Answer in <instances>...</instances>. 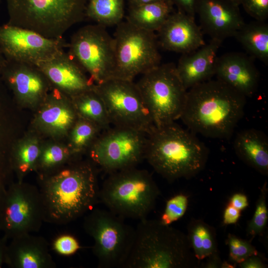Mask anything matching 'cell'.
<instances>
[{
    "mask_svg": "<svg viewBox=\"0 0 268 268\" xmlns=\"http://www.w3.org/2000/svg\"><path fill=\"white\" fill-rule=\"evenodd\" d=\"M96 171L91 161L77 159L40 176L44 222L66 224L92 210L99 199Z\"/></svg>",
    "mask_w": 268,
    "mask_h": 268,
    "instance_id": "cell-1",
    "label": "cell"
},
{
    "mask_svg": "<svg viewBox=\"0 0 268 268\" xmlns=\"http://www.w3.org/2000/svg\"><path fill=\"white\" fill-rule=\"evenodd\" d=\"M246 99L223 82L211 79L187 90L180 119L195 134L228 138L243 116Z\"/></svg>",
    "mask_w": 268,
    "mask_h": 268,
    "instance_id": "cell-2",
    "label": "cell"
},
{
    "mask_svg": "<svg viewBox=\"0 0 268 268\" xmlns=\"http://www.w3.org/2000/svg\"><path fill=\"white\" fill-rule=\"evenodd\" d=\"M208 150L195 134L173 122L146 134L144 159L169 181L191 178L204 168Z\"/></svg>",
    "mask_w": 268,
    "mask_h": 268,
    "instance_id": "cell-3",
    "label": "cell"
},
{
    "mask_svg": "<svg viewBox=\"0 0 268 268\" xmlns=\"http://www.w3.org/2000/svg\"><path fill=\"white\" fill-rule=\"evenodd\" d=\"M198 260L187 235L160 220H139L125 268H186Z\"/></svg>",
    "mask_w": 268,
    "mask_h": 268,
    "instance_id": "cell-4",
    "label": "cell"
},
{
    "mask_svg": "<svg viewBox=\"0 0 268 268\" xmlns=\"http://www.w3.org/2000/svg\"><path fill=\"white\" fill-rule=\"evenodd\" d=\"M160 194L151 174L136 167L109 174L100 188L99 199L108 210L125 218H146Z\"/></svg>",
    "mask_w": 268,
    "mask_h": 268,
    "instance_id": "cell-5",
    "label": "cell"
},
{
    "mask_svg": "<svg viewBox=\"0 0 268 268\" xmlns=\"http://www.w3.org/2000/svg\"><path fill=\"white\" fill-rule=\"evenodd\" d=\"M8 23L50 38L63 37L85 18L86 0H6Z\"/></svg>",
    "mask_w": 268,
    "mask_h": 268,
    "instance_id": "cell-6",
    "label": "cell"
},
{
    "mask_svg": "<svg viewBox=\"0 0 268 268\" xmlns=\"http://www.w3.org/2000/svg\"><path fill=\"white\" fill-rule=\"evenodd\" d=\"M141 75L136 83L155 126L180 119L187 90L177 73L176 65L160 64Z\"/></svg>",
    "mask_w": 268,
    "mask_h": 268,
    "instance_id": "cell-7",
    "label": "cell"
},
{
    "mask_svg": "<svg viewBox=\"0 0 268 268\" xmlns=\"http://www.w3.org/2000/svg\"><path fill=\"white\" fill-rule=\"evenodd\" d=\"M113 37L112 78L134 81L137 75L161 64L155 32L137 28L126 20L116 25Z\"/></svg>",
    "mask_w": 268,
    "mask_h": 268,
    "instance_id": "cell-8",
    "label": "cell"
},
{
    "mask_svg": "<svg viewBox=\"0 0 268 268\" xmlns=\"http://www.w3.org/2000/svg\"><path fill=\"white\" fill-rule=\"evenodd\" d=\"M83 227L94 241L92 251L99 267L123 268L132 246L134 229L123 218L99 208L87 213Z\"/></svg>",
    "mask_w": 268,
    "mask_h": 268,
    "instance_id": "cell-9",
    "label": "cell"
},
{
    "mask_svg": "<svg viewBox=\"0 0 268 268\" xmlns=\"http://www.w3.org/2000/svg\"><path fill=\"white\" fill-rule=\"evenodd\" d=\"M103 99L111 125L142 132L155 127L139 89L134 81L115 78L95 84Z\"/></svg>",
    "mask_w": 268,
    "mask_h": 268,
    "instance_id": "cell-10",
    "label": "cell"
},
{
    "mask_svg": "<svg viewBox=\"0 0 268 268\" xmlns=\"http://www.w3.org/2000/svg\"><path fill=\"white\" fill-rule=\"evenodd\" d=\"M146 134L113 126L103 131L88 150L91 161L107 173L136 167L144 159Z\"/></svg>",
    "mask_w": 268,
    "mask_h": 268,
    "instance_id": "cell-11",
    "label": "cell"
},
{
    "mask_svg": "<svg viewBox=\"0 0 268 268\" xmlns=\"http://www.w3.org/2000/svg\"><path fill=\"white\" fill-rule=\"evenodd\" d=\"M44 221L39 189L22 182L6 188L0 208V231L7 239L37 232Z\"/></svg>",
    "mask_w": 268,
    "mask_h": 268,
    "instance_id": "cell-12",
    "label": "cell"
},
{
    "mask_svg": "<svg viewBox=\"0 0 268 268\" xmlns=\"http://www.w3.org/2000/svg\"><path fill=\"white\" fill-rule=\"evenodd\" d=\"M68 47V53L95 84L112 78L114 40L106 27L95 24L81 27L72 35Z\"/></svg>",
    "mask_w": 268,
    "mask_h": 268,
    "instance_id": "cell-13",
    "label": "cell"
},
{
    "mask_svg": "<svg viewBox=\"0 0 268 268\" xmlns=\"http://www.w3.org/2000/svg\"><path fill=\"white\" fill-rule=\"evenodd\" d=\"M63 37L50 38L8 23L0 25V51L6 60L37 66L68 47Z\"/></svg>",
    "mask_w": 268,
    "mask_h": 268,
    "instance_id": "cell-14",
    "label": "cell"
},
{
    "mask_svg": "<svg viewBox=\"0 0 268 268\" xmlns=\"http://www.w3.org/2000/svg\"><path fill=\"white\" fill-rule=\"evenodd\" d=\"M0 79L14 99L28 106L40 105L52 87L36 65L5 60L0 65Z\"/></svg>",
    "mask_w": 268,
    "mask_h": 268,
    "instance_id": "cell-15",
    "label": "cell"
},
{
    "mask_svg": "<svg viewBox=\"0 0 268 268\" xmlns=\"http://www.w3.org/2000/svg\"><path fill=\"white\" fill-rule=\"evenodd\" d=\"M196 14L201 31L211 39L223 42L234 37L245 23L239 6L227 0H200Z\"/></svg>",
    "mask_w": 268,
    "mask_h": 268,
    "instance_id": "cell-16",
    "label": "cell"
},
{
    "mask_svg": "<svg viewBox=\"0 0 268 268\" xmlns=\"http://www.w3.org/2000/svg\"><path fill=\"white\" fill-rule=\"evenodd\" d=\"M51 87L70 98L94 89L95 83L65 51L37 66Z\"/></svg>",
    "mask_w": 268,
    "mask_h": 268,
    "instance_id": "cell-17",
    "label": "cell"
},
{
    "mask_svg": "<svg viewBox=\"0 0 268 268\" xmlns=\"http://www.w3.org/2000/svg\"><path fill=\"white\" fill-rule=\"evenodd\" d=\"M156 34L159 47L182 54L205 44L195 18L178 10L170 14Z\"/></svg>",
    "mask_w": 268,
    "mask_h": 268,
    "instance_id": "cell-18",
    "label": "cell"
},
{
    "mask_svg": "<svg viewBox=\"0 0 268 268\" xmlns=\"http://www.w3.org/2000/svg\"><path fill=\"white\" fill-rule=\"evenodd\" d=\"M216 79L245 97H251L258 87L260 73L253 59L239 52H230L218 57Z\"/></svg>",
    "mask_w": 268,
    "mask_h": 268,
    "instance_id": "cell-19",
    "label": "cell"
},
{
    "mask_svg": "<svg viewBox=\"0 0 268 268\" xmlns=\"http://www.w3.org/2000/svg\"><path fill=\"white\" fill-rule=\"evenodd\" d=\"M41 105L36 118L41 130L53 136L68 135L78 118L71 98L52 87Z\"/></svg>",
    "mask_w": 268,
    "mask_h": 268,
    "instance_id": "cell-20",
    "label": "cell"
},
{
    "mask_svg": "<svg viewBox=\"0 0 268 268\" xmlns=\"http://www.w3.org/2000/svg\"><path fill=\"white\" fill-rule=\"evenodd\" d=\"M48 246L42 237L32 233L17 236L7 244L5 264L11 268H55Z\"/></svg>",
    "mask_w": 268,
    "mask_h": 268,
    "instance_id": "cell-21",
    "label": "cell"
},
{
    "mask_svg": "<svg viewBox=\"0 0 268 268\" xmlns=\"http://www.w3.org/2000/svg\"><path fill=\"white\" fill-rule=\"evenodd\" d=\"M222 42L211 39L198 49L182 54L176 65L177 73L185 88L211 79L215 75L217 52Z\"/></svg>",
    "mask_w": 268,
    "mask_h": 268,
    "instance_id": "cell-22",
    "label": "cell"
},
{
    "mask_svg": "<svg viewBox=\"0 0 268 268\" xmlns=\"http://www.w3.org/2000/svg\"><path fill=\"white\" fill-rule=\"evenodd\" d=\"M234 150L245 163L262 175L268 174V138L263 132L254 129L241 131L234 141Z\"/></svg>",
    "mask_w": 268,
    "mask_h": 268,
    "instance_id": "cell-23",
    "label": "cell"
},
{
    "mask_svg": "<svg viewBox=\"0 0 268 268\" xmlns=\"http://www.w3.org/2000/svg\"><path fill=\"white\" fill-rule=\"evenodd\" d=\"M10 105L8 90L0 79V182L7 183L11 171L10 157L14 144Z\"/></svg>",
    "mask_w": 268,
    "mask_h": 268,
    "instance_id": "cell-24",
    "label": "cell"
},
{
    "mask_svg": "<svg viewBox=\"0 0 268 268\" xmlns=\"http://www.w3.org/2000/svg\"><path fill=\"white\" fill-rule=\"evenodd\" d=\"M174 11L171 1L129 6L126 20L137 28L155 32Z\"/></svg>",
    "mask_w": 268,
    "mask_h": 268,
    "instance_id": "cell-25",
    "label": "cell"
},
{
    "mask_svg": "<svg viewBox=\"0 0 268 268\" xmlns=\"http://www.w3.org/2000/svg\"><path fill=\"white\" fill-rule=\"evenodd\" d=\"M254 58L268 64V24L256 20L245 23L234 36Z\"/></svg>",
    "mask_w": 268,
    "mask_h": 268,
    "instance_id": "cell-26",
    "label": "cell"
},
{
    "mask_svg": "<svg viewBox=\"0 0 268 268\" xmlns=\"http://www.w3.org/2000/svg\"><path fill=\"white\" fill-rule=\"evenodd\" d=\"M70 98L78 117L94 123L103 131L111 127L105 105L95 87Z\"/></svg>",
    "mask_w": 268,
    "mask_h": 268,
    "instance_id": "cell-27",
    "label": "cell"
},
{
    "mask_svg": "<svg viewBox=\"0 0 268 268\" xmlns=\"http://www.w3.org/2000/svg\"><path fill=\"white\" fill-rule=\"evenodd\" d=\"M42 148L38 140L28 137L14 145L10 154V162L12 171L17 175L18 182L30 172L35 170Z\"/></svg>",
    "mask_w": 268,
    "mask_h": 268,
    "instance_id": "cell-28",
    "label": "cell"
},
{
    "mask_svg": "<svg viewBox=\"0 0 268 268\" xmlns=\"http://www.w3.org/2000/svg\"><path fill=\"white\" fill-rule=\"evenodd\" d=\"M187 235L196 258L203 260L218 252L214 228L201 219H192L188 226Z\"/></svg>",
    "mask_w": 268,
    "mask_h": 268,
    "instance_id": "cell-29",
    "label": "cell"
},
{
    "mask_svg": "<svg viewBox=\"0 0 268 268\" xmlns=\"http://www.w3.org/2000/svg\"><path fill=\"white\" fill-rule=\"evenodd\" d=\"M126 0H86L85 17L104 27L123 21Z\"/></svg>",
    "mask_w": 268,
    "mask_h": 268,
    "instance_id": "cell-30",
    "label": "cell"
},
{
    "mask_svg": "<svg viewBox=\"0 0 268 268\" xmlns=\"http://www.w3.org/2000/svg\"><path fill=\"white\" fill-rule=\"evenodd\" d=\"M102 131L94 123L78 117L68 134L67 146L72 154L79 158L80 155L89 150Z\"/></svg>",
    "mask_w": 268,
    "mask_h": 268,
    "instance_id": "cell-31",
    "label": "cell"
},
{
    "mask_svg": "<svg viewBox=\"0 0 268 268\" xmlns=\"http://www.w3.org/2000/svg\"><path fill=\"white\" fill-rule=\"evenodd\" d=\"M77 159L67 146L52 144L42 148L35 171L42 176Z\"/></svg>",
    "mask_w": 268,
    "mask_h": 268,
    "instance_id": "cell-32",
    "label": "cell"
},
{
    "mask_svg": "<svg viewBox=\"0 0 268 268\" xmlns=\"http://www.w3.org/2000/svg\"><path fill=\"white\" fill-rule=\"evenodd\" d=\"M267 193V183H265L257 202L253 216L247 228V234L251 240L256 236L261 234L267 225L268 218V210L266 202Z\"/></svg>",
    "mask_w": 268,
    "mask_h": 268,
    "instance_id": "cell-33",
    "label": "cell"
},
{
    "mask_svg": "<svg viewBox=\"0 0 268 268\" xmlns=\"http://www.w3.org/2000/svg\"><path fill=\"white\" fill-rule=\"evenodd\" d=\"M188 205L187 196L183 194L175 195L167 201L160 221L164 224L170 225L183 216Z\"/></svg>",
    "mask_w": 268,
    "mask_h": 268,
    "instance_id": "cell-34",
    "label": "cell"
},
{
    "mask_svg": "<svg viewBox=\"0 0 268 268\" xmlns=\"http://www.w3.org/2000/svg\"><path fill=\"white\" fill-rule=\"evenodd\" d=\"M229 248V258L235 263L240 264L258 252L250 241H248L235 235L229 234L226 240Z\"/></svg>",
    "mask_w": 268,
    "mask_h": 268,
    "instance_id": "cell-35",
    "label": "cell"
},
{
    "mask_svg": "<svg viewBox=\"0 0 268 268\" xmlns=\"http://www.w3.org/2000/svg\"><path fill=\"white\" fill-rule=\"evenodd\" d=\"M240 5L256 20L266 21L268 18V0H240Z\"/></svg>",
    "mask_w": 268,
    "mask_h": 268,
    "instance_id": "cell-36",
    "label": "cell"
},
{
    "mask_svg": "<svg viewBox=\"0 0 268 268\" xmlns=\"http://www.w3.org/2000/svg\"><path fill=\"white\" fill-rule=\"evenodd\" d=\"M80 246L77 239L69 234L61 235L53 242L52 248L58 254L69 256L75 253Z\"/></svg>",
    "mask_w": 268,
    "mask_h": 268,
    "instance_id": "cell-37",
    "label": "cell"
},
{
    "mask_svg": "<svg viewBox=\"0 0 268 268\" xmlns=\"http://www.w3.org/2000/svg\"><path fill=\"white\" fill-rule=\"evenodd\" d=\"M177 10L195 17L200 0H170Z\"/></svg>",
    "mask_w": 268,
    "mask_h": 268,
    "instance_id": "cell-38",
    "label": "cell"
},
{
    "mask_svg": "<svg viewBox=\"0 0 268 268\" xmlns=\"http://www.w3.org/2000/svg\"><path fill=\"white\" fill-rule=\"evenodd\" d=\"M240 210L235 208L229 203L223 213V223L226 225L236 223L240 217Z\"/></svg>",
    "mask_w": 268,
    "mask_h": 268,
    "instance_id": "cell-39",
    "label": "cell"
},
{
    "mask_svg": "<svg viewBox=\"0 0 268 268\" xmlns=\"http://www.w3.org/2000/svg\"><path fill=\"white\" fill-rule=\"evenodd\" d=\"M241 268H266L262 257L258 253L251 256L239 264Z\"/></svg>",
    "mask_w": 268,
    "mask_h": 268,
    "instance_id": "cell-40",
    "label": "cell"
},
{
    "mask_svg": "<svg viewBox=\"0 0 268 268\" xmlns=\"http://www.w3.org/2000/svg\"><path fill=\"white\" fill-rule=\"evenodd\" d=\"M229 203L240 211L246 208L249 205L247 196L242 193L234 194L230 199Z\"/></svg>",
    "mask_w": 268,
    "mask_h": 268,
    "instance_id": "cell-41",
    "label": "cell"
},
{
    "mask_svg": "<svg viewBox=\"0 0 268 268\" xmlns=\"http://www.w3.org/2000/svg\"><path fill=\"white\" fill-rule=\"evenodd\" d=\"M207 260L205 265V268H221L222 262L221 261L218 252H217L207 257Z\"/></svg>",
    "mask_w": 268,
    "mask_h": 268,
    "instance_id": "cell-42",
    "label": "cell"
},
{
    "mask_svg": "<svg viewBox=\"0 0 268 268\" xmlns=\"http://www.w3.org/2000/svg\"><path fill=\"white\" fill-rule=\"evenodd\" d=\"M8 239L4 236L0 237V268L5 264Z\"/></svg>",
    "mask_w": 268,
    "mask_h": 268,
    "instance_id": "cell-43",
    "label": "cell"
},
{
    "mask_svg": "<svg viewBox=\"0 0 268 268\" xmlns=\"http://www.w3.org/2000/svg\"><path fill=\"white\" fill-rule=\"evenodd\" d=\"M129 6H135L152 2L162 1H171L170 0H126Z\"/></svg>",
    "mask_w": 268,
    "mask_h": 268,
    "instance_id": "cell-44",
    "label": "cell"
},
{
    "mask_svg": "<svg viewBox=\"0 0 268 268\" xmlns=\"http://www.w3.org/2000/svg\"><path fill=\"white\" fill-rule=\"evenodd\" d=\"M6 184L4 182H0V208L3 197L6 189Z\"/></svg>",
    "mask_w": 268,
    "mask_h": 268,
    "instance_id": "cell-45",
    "label": "cell"
},
{
    "mask_svg": "<svg viewBox=\"0 0 268 268\" xmlns=\"http://www.w3.org/2000/svg\"><path fill=\"white\" fill-rule=\"evenodd\" d=\"M5 60V59L0 51V65L3 64Z\"/></svg>",
    "mask_w": 268,
    "mask_h": 268,
    "instance_id": "cell-46",
    "label": "cell"
},
{
    "mask_svg": "<svg viewBox=\"0 0 268 268\" xmlns=\"http://www.w3.org/2000/svg\"><path fill=\"white\" fill-rule=\"evenodd\" d=\"M227 0L238 6L240 5V0Z\"/></svg>",
    "mask_w": 268,
    "mask_h": 268,
    "instance_id": "cell-47",
    "label": "cell"
}]
</instances>
